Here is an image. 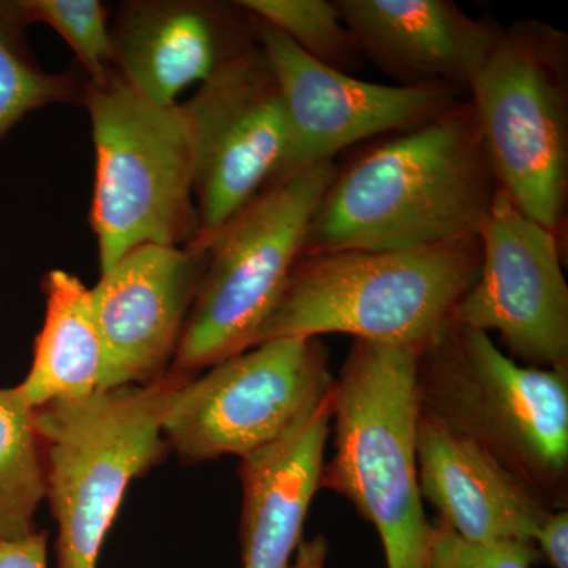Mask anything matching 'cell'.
Returning a JSON list of instances; mask_svg holds the SVG:
<instances>
[{"mask_svg": "<svg viewBox=\"0 0 568 568\" xmlns=\"http://www.w3.org/2000/svg\"><path fill=\"white\" fill-rule=\"evenodd\" d=\"M499 183L463 100L336 168L304 253L422 248L474 237ZM302 253V254H304Z\"/></svg>", "mask_w": 568, "mask_h": 568, "instance_id": "cell-1", "label": "cell"}, {"mask_svg": "<svg viewBox=\"0 0 568 568\" xmlns=\"http://www.w3.org/2000/svg\"><path fill=\"white\" fill-rule=\"evenodd\" d=\"M418 414L496 459L551 510L568 506V366L519 364L450 321L417 357Z\"/></svg>", "mask_w": 568, "mask_h": 568, "instance_id": "cell-2", "label": "cell"}, {"mask_svg": "<svg viewBox=\"0 0 568 568\" xmlns=\"http://www.w3.org/2000/svg\"><path fill=\"white\" fill-rule=\"evenodd\" d=\"M478 235L422 248L304 253L253 347L328 334L422 349L477 282Z\"/></svg>", "mask_w": 568, "mask_h": 568, "instance_id": "cell-3", "label": "cell"}, {"mask_svg": "<svg viewBox=\"0 0 568 568\" xmlns=\"http://www.w3.org/2000/svg\"><path fill=\"white\" fill-rule=\"evenodd\" d=\"M418 353L353 339L332 388L334 455L320 488L346 497L376 529L386 568H432L417 470Z\"/></svg>", "mask_w": 568, "mask_h": 568, "instance_id": "cell-4", "label": "cell"}, {"mask_svg": "<svg viewBox=\"0 0 568 568\" xmlns=\"http://www.w3.org/2000/svg\"><path fill=\"white\" fill-rule=\"evenodd\" d=\"M193 376L99 390L37 407L47 499L58 523V568H97L126 488L170 450L163 420Z\"/></svg>", "mask_w": 568, "mask_h": 568, "instance_id": "cell-5", "label": "cell"}, {"mask_svg": "<svg viewBox=\"0 0 568 568\" xmlns=\"http://www.w3.org/2000/svg\"><path fill=\"white\" fill-rule=\"evenodd\" d=\"M82 102L95 145L91 222L102 274L138 246L193 245L200 213L181 103L149 102L115 69L88 81Z\"/></svg>", "mask_w": 568, "mask_h": 568, "instance_id": "cell-6", "label": "cell"}, {"mask_svg": "<svg viewBox=\"0 0 568 568\" xmlns=\"http://www.w3.org/2000/svg\"><path fill=\"white\" fill-rule=\"evenodd\" d=\"M499 189L566 241L568 39L538 20L497 29L467 89Z\"/></svg>", "mask_w": 568, "mask_h": 568, "instance_id": "cell-7", "label": "cell"}, {"mask_svg": "<svg viewBox=\"0 0 568 568\" xmlns=\"http://www.w3.org/2000/svg\"><path fill=\"white\" fill-rule=\"evenodd\" d=\"M334 162L265 186L207 241V261L170 372L196 376L252 349L305 248Z\"/></svg>", "mask_w": 568, "mask_h": 568, "instance_id": "cell-8", "label": "cell"}, {"mask_svg": "<svg viewBox=\"0 0 568 568\" xmlns=\"http://www.w3.org/2000/svg\"><path fill=\"white\" fill-rule=\"evenodd\" d=\"M334 381L323 338L268 339L186 381L164 416V440L186 465L248 457L312 416Z\"/></svg>", "mask_w": 568, "mask_h": 568, "instance_id": "cell-9", "label": "cell"}, {"mask_svg": "<svg viewBox=\"0 0 568 568\" xmlns=\"http://www.w3.org/2000/svg\"><path fill=\"white\" fill-rule=\"evenodd\" d=\"M181 108L193 149L196 242H204L274 182L290 138L286 114L257 40Z\"/></svg>", "mask_w": 568, "mask_h": 568, "instance_id": "cell-10", "label": "cell"}, {"mask_svg": "<svg viewBox=\"0 0 568 568\" xmlns=\"http://www.w3.org/2000/svg\"><path fill=\"white\" fill-rule=\"evenodd\" d=\"M253 21L257 43L278 84L290 134L272 183L334 162L336 153L357 142L416 129L466 99L447 85L357 80L310 58L265 22Z\"/></svg>", "mask_w": 568, "mask_h": 568, "instance_id": "cell-11", "label": "cell"}, {"mask_svg": "<svg viewBox=\"0 0 568 568\" xmlns=\"http://www.w3.org/2000/svg\"><path fill=\"white\" fill-rule=\"evenodd\" d=\"M478 239L480 274L452 321L496 332L519 364L567 368L564 242L519 211L500 189Z\"/></svg>", "mask_w": 568, "mask_h": 568, "instance_id": "cell-12", "label": "cell"}, {"mask_svg": "<svg viewBox=\"0 0 568 568\" xmlns=\"http://www.w3.org/2000/svg\"><path fill=\"white\" fill-rule=\"evenodd\" d=\"M207 261V244L142 245L91 287L103 345L100 390L168 375Z\"/></svg>", "mask_w": 568, "mask_h": 568, "instance_id": "cell-13", "label": "cell"}, {"mask_svg": "<svg viewBox=\"0 0 568 568\" xmlns=\"http://www.w3.org/2000/svg\"><path fill=\"white\" fill-rule=\"evenodd\" d=\"M237 6L196 0L130 2L111 29L115 70L134 91L174 106L193 84H204L230 59L252 47L254 21Z\"/></svg>", "mask_w": 568, "mask_h": 568, "instance_id": "cell-14", "label": "cell"}, {"mask_svg": "<svg viewBox=\"0 0 568 568\" xmlns=\"http://www.w3.org/2000/svg\"><path fill=\"white\" fill-rule=\"evenodd\" d=\"M362 58L399 85H447L467 95L497 29L450 0H335Z\"/></svg>", "mask_w": 568, "mask_h": 568, "instance_id": "cell-15", "label": "cell"}, {"mask_svg": "<svg viewBox=\"0 0 568 568\" xmlns=\"http://www.w3.org/2000/svg\"><path fill=\"white\" fill-rule=\"evenodd\" d=\"M417 470L422 499L467 540L534 544L552 511L496 459L420 414Z\"/></svg>", "mask_w": 568, "mask_h": 568, "instance_id": "cell-16", "label": "cell"}, {"mask_svg": "<svg viewBox=\"0 0 568 568\" xmlns=\"http://www.w3.org/2000/svg\"><path fill=\"white\" fill-rule=\"evenodd\" d=\"M332 394L278 443L241 459L242 568H290L320 491Z\"/></svg>", "mask_w": 568, "mask_h": 568, "instance_id": "cell-17", "label": "cell"}, {"mask_svg": "<svg viewBox=\"0 0 568 568\" xmlns=\"http://www.w3.org/2000/svg\"><path fill=\"white\" fill-rule=\"evenodd\" d=\"M47 315L33 361L18 390L37 409L61 399L84 398L102 388L103 345L93 315L92 291L70 272L43 278Z\"/></svg>", "mask_w": 568, "mask_h": 568, "instance_id": "cell-18", "label": "cell"}, {"mask_svg": "<svg viewBox=\"0 0 568 568\" xmlns=\"http://www.w3.org/2000/svg\"><path fill=\"white\" fill-rule=\"evenodd\" d=\"M47 499L43 450L36 409L18 387L0 388V538L36 532V514Z\"/></svg>", "mask_w": 568, "mask_h": 568, "instance_id": "cell-19", "label": "cell"}, {"mask_svg": "<svg viewBox=\"0 0 568 568\" xmlns=\"http://www.w3.org/2000/svg\"><path fill=\"white\" fill-rule=\"evenodd\" d=\"M237 6L254 20L265 22L282 32L298 50L323 65L353 74L364 61L335 2L242 0Z\"/></svg>", "mask_w": 568, "mask_h": 568, "instance_id": "cell-20", "label": "cell"}, {"mask_svg": "<svg viewBox=\"0 0 568 568\" xmlns=\"http://www.w3.org/2000/svg\"><path fill=\"white\" fill-rule=\"evenodd\" d=\"M20 22L14 3L0 6V141L29 112L80 95L70 73H50L28 58L17 36Z\"/></svg>", "mask_w": 568, "mask_h": 568, "instance_id": "cell-21", "label": "cell"}, {"mask_svg": "<svg viewBox=\"0 0 568 568\" xmlns=\"http://www.w3.org/2000/svg\"><path fill=\"white\" fill-rule=\"evenodd\" d=\"M14 6L22 21L43 22L67 41L89 82L102 81L115 69L108 13L99 0H22Z\"/></svg>", "mask_w": 568, "mask_h": 568, "instance_id": "cell-22", "label": "cell"}, {"mask_svg": "<svg viewBox=\"0 0 568 568\" xmlns=\"http://www.w3.org/2000/svg\"><path fill=\"white\" fill-rule=\"evenodd\" d=\"M429 562L432 568H532L541 558L534 544L467 540L436 519Z\"/></svg>", "mask_w": 568, "mask_h": 568, "instance_id": "cell-23", "label": "cell"}, {"mask_svg": "<svg viewBox=\"0 0 568 568\" xmlns=\"http://www.w3.org/2000/svg\"><path fill=\"white\" fill-rule=\"evenodd\" d=\"M541 562L551 568H568V511L552 510L538 526L534 538Z\"/></svg>", "mask_w": 568, "mask_h": 568, "instance_id": "cell-24", "label": "cell"}, {"mask_svg": "<svg viewBox=\"0 0 568 568\" xmlns=\"http://www.w3.org/2000/svg\"><path fill=\"white\" fill-rule=\"evenodd\" d=\"M0 568H48L47 530L14 540L0 538Z\"/></svg>", "mask_w": 568, "mask_h": 568, "instance_id": "cell-25", "label": "cell"}, {"mask_svg": "<svg viewBox=\"0 0 568 568\" xmlns=\"http://www.w3.org/2000/svg\"><path fill=\"white\" fill-rule=\"evenodd\" d=\"M328 558V541L324 536L302 540L290 568H325Z\"/></svg>", "mask_w": 568, "mask_h": 568, "instance_id": "cell-26", "label": "cell"}]
</instances>
